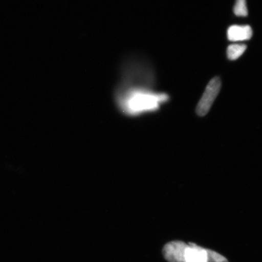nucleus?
Listing matches in <instances>:
<instances>
[{
    "mask_svg": "<svg viewBox=\"0 0 262 262\" xmlns=\"http://www.w3.org/2000/svg\"><path fill=\"white\" fill-rule=\"evenodd\" d=\"M222 86L221 78H213L206 88L204 94L196 107V113L199 117H204L210 110Z\"/></svg>",
    "mask_w": 262,
    "mask_h": 262,
    "instance_id": "f257e3e1",
    "label": "nucleus"
},
{
    "mask_svg": "<svg viewBox=\"0 0 262 262\" xmlns=\"http://www.w3.org/2000/svg\"><path fill=\"white\" fill-rule=\"evenodd\" d=\"M188 245L181 241H173L163 248V254L169 262H183L185 251Z\"/></svg>",
    "mask_w": 262,
    "mask_h": 262,
    "instance_id": "f03ea898",
    "label": "nucleus"
},
{
    "mask_svg": "<svg viewBox=\"0 0 262 262\" xmlns=\"http://www.w3.org/2000/svg\"><path fill=\"white\" fill-rule=\"evenodd\" d=\"M253 29L249 25H232L228 29L229 41H241L250 40L253 37Z\"/></svg>",
    "mask_w": 262,
    "mask_h": 262,
    "instance_id": "7ed1b4c3",
    "label": "nucleus"
},
{
    "mask_svg": "<svg viewBox=\"0 0 262 262\" xmlns=\"http://www.w3.org/2000/svg\"><path fill=\"white\" fill-rule=\"evenodd\" d=\"M183 262H208L206 250L190 243L185 251Z\"/></svg>",
    "mask_w": 262,
    "mask_h": 262,
    "instance_id": "20e7f679",
    "label": "nucleus"
},
{
    "mask_svg": "<svg viewBox=\"0 0 262 262\" xmlns=\"http://www.w3.org/2000/svg\"><path fill=\"white\" fill-rule=\"evenodd\" d=\"M247 45L244 44H232L229 45L227 49V57L229 60H235L244 54Z\"/></svg>",
    "mask_w": 262,
    "mask_h": 262,
    "instance_id": "39448f33",
    "label": "nucleus"
},
{
    "mask_svg": "<svg viewBox=\"0 0 262 262\" xmlns=\"http://www.w3.org/2000/svg\"><path fill=\"white\" fill-rule=\"evenodd\" d=\"M234 14L238 16H247L248 15L246 0H236L234 7Z\"/></svg>",
    "mask_w": 262,
    "mask_h": 262,
    "instance_id": "423d86ee",
    "label": "nucleus"
},
{
    "mask_svg": "<svg viewBox=\"0 0 262 262\" xmlns=\"http://www.w3.org/2000/svg\"><path fill=\"white\" fill-rule=\"evenodd\" d=\"M207 253L208 262H227V258L214 251L206 250Z\"/></svg>",
    "mask_w": 262,
    "mask_h": 262,
    "instance_id": "0eeeda50",
    "label": "nucleus"
}]
</instances>
